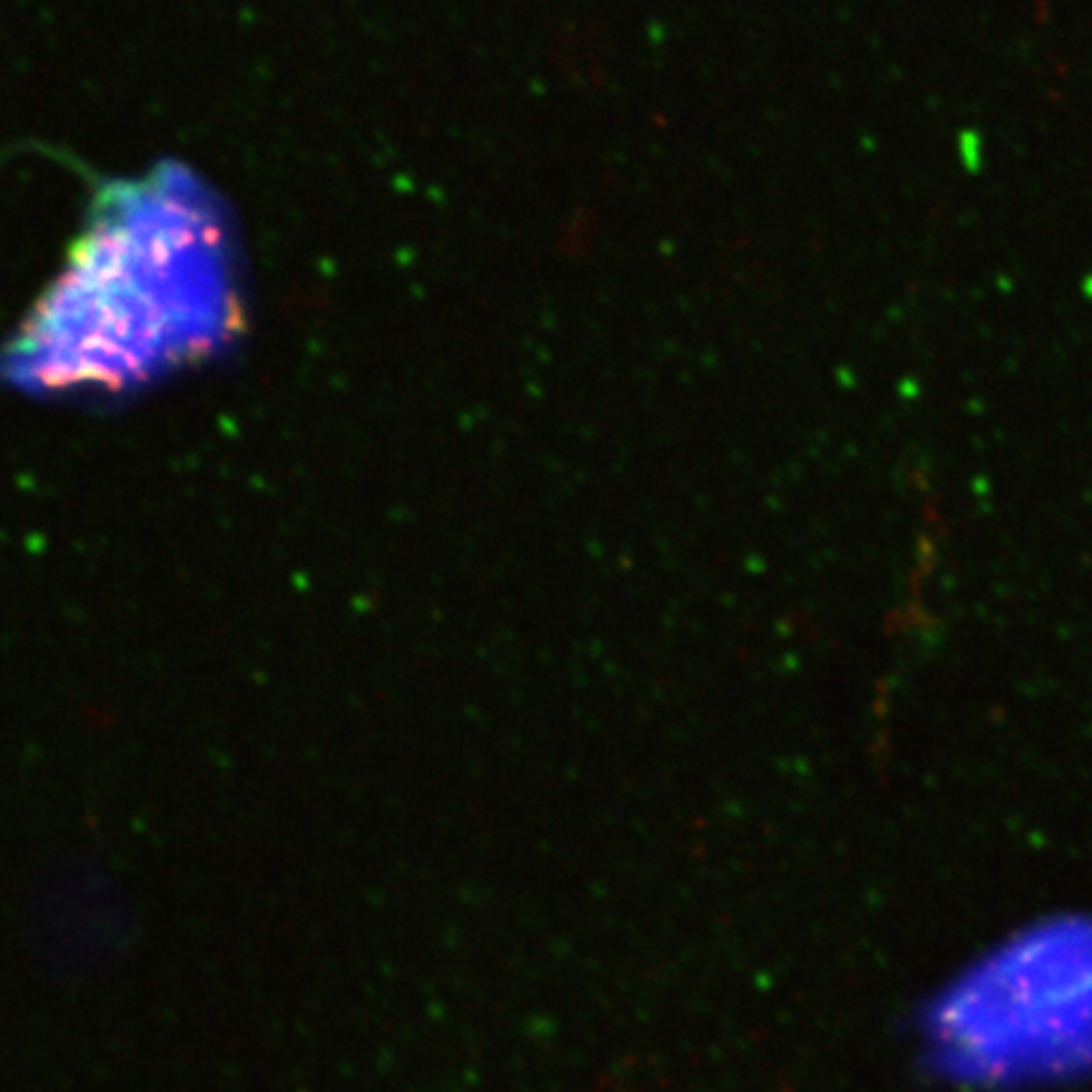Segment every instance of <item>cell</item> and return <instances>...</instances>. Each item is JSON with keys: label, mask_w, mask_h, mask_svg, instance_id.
<instances>
[{"label": "cell", "mask_w": 1092, "mask_h": 1092, "mask_svg": "<svg viewBox=\"0 0 1092 1092\" xmlns=\"http://www.w3.org/2000/svg\"><path fill=\"white\" fill-rule=\"evenodd\" d=\"M86 241L16 357L23 385L121 390L200 350L228 322L225 241L206 208L160 188Z\"/></svg>", "instance_id": "6da1fadb"}]
</instances>
